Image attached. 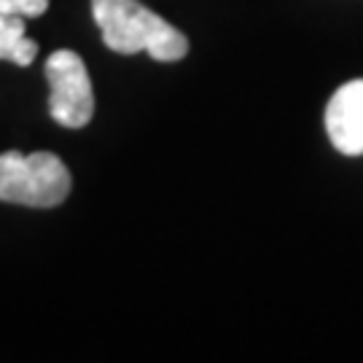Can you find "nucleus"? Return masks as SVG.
Returning a JSON list of instances; mask_svg holds the SVG:
<instances>
[{
	"label": "nucleus",
	"mask_w": 363,
	"mask_h": 363,
	"mask_svg": "<svg viewBox=\"0 0 363 363\" xmlns=\"http://www.w3.org/2000/svg\"><path fill=\"white\" fill-rule=\"evenodd\" d=\"M91 13L111 52H148L159 62H178L189 52L181 30L138 0H91Z\"/></svg>",
	"instance_id": "f257e3e1"
},
{
	"label": "nucleus",
	"mask_w": 363,
	"mask_h": 363,
	"mask_svg": "<svg viewBox=\"0 0 363 363\" xmlns=\"http://www.w3.org/2000/svg\"><path fill=\"white\" fill-rule=\"evenodd\" d=\"M73 189L70 169L49 151L0 154V202L25 208H57Z\"/></svg>",
	"instance_id": "f03ea898"
},
{
	"label": "nucleus",
	"mask_w": 363,
	"mask_h": 363,
	"mask_svg": "<svg viewBox=\"0 0 363 363\" xmlns=\"http://www.w3.org/2000/svg\"><path fill=\"white\" fill-rule=\"evenodd\" d=\"M46 81H49V111L57 124L67 130L86 127L94 116V91L84 60L70 49H60L46 60Z\"/></svg>",
	"instance_id": "7ed1b4c3"
},
{
	"label": "nucleus",
	"mask_w": 363,
	"mask_h": 363,
	"mask_svg": "<svg viewBox=\"0 0 363 363\" xmlns=\"http://www.w3.org/2000/svg\"><path fill=\"white\" fill-rule=\"evenodd\" d=\"M325 132L339 154H363V78L334 91L325 108Z\"/></svg>",
	"instance_id": "20e7f679"
},
{
	"label": "nucleus",
	"mask_w": 363,
	"mask_h": 363,
	"mask_svg": "<svg viewBox=\"0 0 363 363\" xmlns=\"http://www.w3.org/2000/svg\"><path fill=\"white\" fill-rule=\"evenodd\" d=\"M38 54V43L27 38L25 16L0 13V60L27 67Z\"/></svg>",
	"instance_id": "39448f33"
},
{
	"label": "nucleus",
	"mask_w": 363,
	"mask_h": 363,
	"mask_svg": "<svg viewBox=\"0 0 363 363\" xmlns=\"http://www.w3.org/2000/svg\"><path fill=\"white\" fill-rule=\"evenodd\" d=\"M49 9V0H0V13H13V16H40Z\"/></svg>",
	"instance_id": "423d86ee"
}]
</instances>
